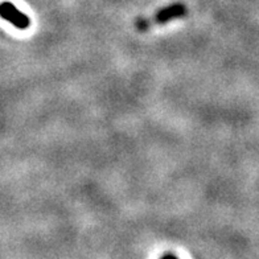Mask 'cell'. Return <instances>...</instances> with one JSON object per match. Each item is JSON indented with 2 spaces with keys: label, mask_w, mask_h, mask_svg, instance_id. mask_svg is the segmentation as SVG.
I'll return each mask as SVG.
<instances>
[{
  "label": "cell",
  "mask_w": 259,
  "mask_h": 259,
  "mask_svg": "<svg viewBox=\"0 0 259 259\" xmlns=\"http://www.w3.org/2000/svg\"><path fill=\"white\" fill-rule=\"evenodd\" d=\"M0 16L3 17L4 20L10 21L11 24L15 25L17 29H28L31 25V19L24 12L17 10L16 6L11 2H2L0 3Z\"/></svg>",
  "instance_id": "cell-1"
},
{
  "label": "cell",
  "mask_w": 259,
  "mask_h": 259,
  "mask_svg": "<svg viewBox=\"0 0 259 259\" xmlns=\"http://www.w3.org/2000/svg\"><path fill=\"white\" fill-rule=\"evenodd\" d=\"M188 10L183 3H172L167 7L161 8L156 15H155V21L157 24H165L175 19H180L187 15Z\"/></svg>",
  "instance_id": "cell-2"
}]
</instances>
